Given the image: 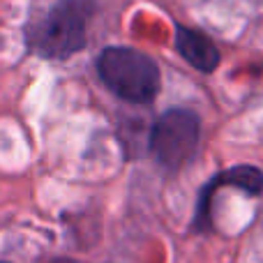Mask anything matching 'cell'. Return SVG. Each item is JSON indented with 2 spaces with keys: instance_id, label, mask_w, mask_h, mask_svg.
I'll use <instances>...</instances> for the list:
<instances>
[{
  "instance_id": "obj_1",
  "label": "cell",
  "mask_w": 263,
  "mask_h": 263,
  "mask_svg": "<svg viewBox=\"0 0 263 263\" xmlns=\"http://www.w3.org/2000/svg\"><path fill=\"white\" fill-rule=\"evenodd\" d=\"M95 0H58L42 18L28 26V44L42 58L63 60L83 49Z\"/></svg>"
},
{
  "instance_id": "obj_2",
  "label": "cell",
  "mask_w": 263,
  "mask_h": 263,
  "mask_svg": "<svg viewBox=\"0 0 263 263\" xmlns=\"http://www.w3.org/2000/svg\"><path fill=\"white\" fill-rule=\"evenodd\" d=\"M97 72L104 86L120 100L145 104L159 92V67L150 55L136 49L111 46L97 58Z\"/></svg>"
},
{
  "instance_id": "obj_3",
  "label": "cell",
  "mask_w": 263,
  "mask_h": 263,
  "mask_svg": "<svg viewBox=\"0 0 263 263\" xmlns=\"http://www.w3.org/2000/svg\"><path fill=\"white\" fill-rule=\"evenodd\" d=\"M201 120L185 109H171L150 132V153L159 166L168 171L182 168L199 148Z\"/></svg>"
},
{
  "instance_id": "obj_4",
  "label": "cell",
  "mask_w": 263,
  "mask_h": 263,
  "mask_svg": "<svg viewBox=\"0 0 263 263\" xmlns=\"http://www.w3.org/2000/svg\"><path fill=\"white\" fill-rule=\"evenodd\" d=\"M176 49L180 55L192 65V67L201 69V72H213L219 65V51L217 46L210 42L208 35L192 28H178L176 30Z\"/></svg>"
},
{
  "instance_id": "obj_5",
  "label": "cell",
  "mask_w": 263,
  "mask_h": 263,
  "mask_svg": "<svg viewBox=\"0 0 263 263\" xmlns=\"http://www.w3.org/2000/svg\"><path fill=\"white\" fill-rule=\"evenodd\" d=\"M222 182L231 187H240L247 194H259L263 190V173L254 166H236L231 171L222 173Z\"/></svg>"
},
{
  "instance_id": "obj_6",
  "label": "cell",
  "mask_w": 263,
  "mask_h": 263,
  "mask_svg": "<svg viewBox=\"0 0 263 263\" xmlns=\"http://www.w3.org/2000/svg\"><path fill=\"white\" fill-rule=\"evenodd\" d=\"M51 263H79V261H74V259H55V261H51Z\"/></svg>"
},
{
  "instance_id": "obj_7",
  "label": "cell",
  "mask_w": 263,
  "mask_h": 263,
  "mask_svg": "<svg viewBox=\"0 0 263 263\" xmlns=\"http://www.w3.org/2000/svg\"><path fill=\"white\" fill-rule=\"evenodd\" d=\"M0 263H5V261H0Z\"/></svg>"
}]
</instances>
